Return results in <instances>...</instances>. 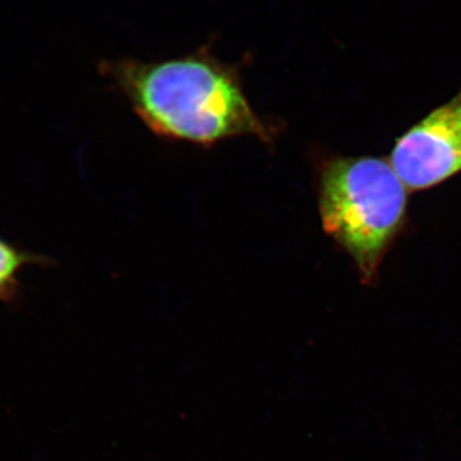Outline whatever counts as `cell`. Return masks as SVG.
I'll return each instance as SVG.
<instances>
[{
	"label": "cell",
	"mask_w": 461,
	"mask_h": 461,
	"mask_svg": "<svg viewBox=\"0 0 461 461\" xmlns=\"http://www.w3.org/2000/svg\"><path fill=\"white\" fill-rule=\"evenodd\" d=\"M100 71L162 138L204 147L239 136L275 141L277 130L249 102L238 68L208 51L157 62L124 58Z\"/></svg>",
	"instance_id": "cell-1"
},
{
	"label": "cell",
	"mask_w": 461,
	"mask_h": 461,
	"mask_svg": "<svg viewBox=\"0 0 461 461\" xmlns=\"http://www.w3.org/2000/svg\"><path fill=\"white\" fill-rule=\"evenodd\" d=\"M320 173L323 230L353 258L363 284L372 285L405 222V185L382 158H330Z\"/></svg>",
	"instance_id": "cell-2"
},
{
	"label": "cell",
	"mask_w": 461,
	"mask_h": 461,
	"mask_svg": "<svg viewBox=\"0 0 461 461\" xmlns=\"http://www.w3.org/2000/svg\"><path fill=\"white\" fill-rule=\"evenodd\" d=\"M390 165L412 191L430 189L461 172V91L397 139Z\"/></svg>",
	"instance_id": "cell-3"
},
{
	"label": "cell",
	"mask_w": 461,
	"mask_h": 461,
	"mask_svg": "<svg viewBox=\"0 0 461 461\" xmlns=\"http://www.w3.org/2000/svg\"><path fill=\"white\" fill-rule=\"evenodd\" d=\"M50 266V258L27 253L0 239V302L14 303L21 293L20 273L26 266Z\"/></svg>",
	"instance_id": "cell-4"
}]
</instances>
